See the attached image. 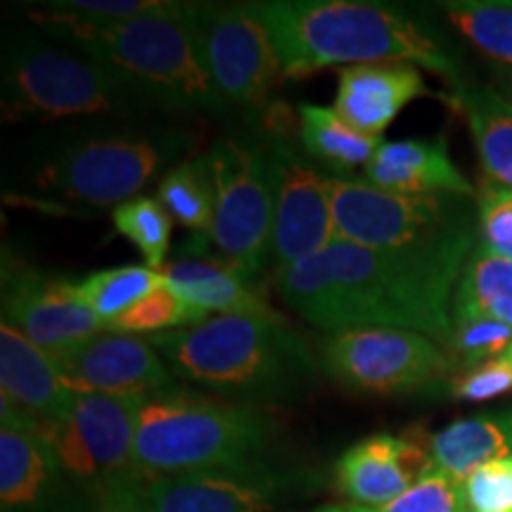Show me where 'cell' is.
<instances>
[{
    "label": "cell",
    "instance_id": "4",
    "mask_svg": "<svg viewBox=\"0 0 512 512\" xmlns=\"http://www.w3.org/2000/svg\"><path fill=\"white\" fill-rule=\"evenodd\" d=\"M147 339L176 377L228 399H294L318 380L311 347L278 320L209 316Z\"/></svg>",
    "mask_w": 512,
    "mask_h": 512
},
{
    "label": "cell",
    "instance_id": "39",
    "mask_svg": "<svg viewBox=\"0 0 512 512\" xmlns=\"http://www.w3.org/2000/svg\"><path fill=\"white\" fill-rule=\"evenodd\" d=\"M313 512H354V510H344V508H320V510H313Z\"/></svg>",
    "mask_w": 512,
    "mask_h": 512
},
{
    "label": "cell",
    "instance_id": "14",
    "mask_svg": "<svg viewBox=\"0 0 512 512\" xmlns=\"http://www.w3.org/2000/svg\"><path fill=\"white\" fill-rule=\"evenodd\" d=\"M3 320L15 325L50 358L67 354L105 330L76 292V280L31 266L3 271Z\"/></svg>",
    "mask_w": 512,
    "mask_h": 512
},
{
    "label": "cell",
    "instance_id": "40",
    "mask_svg": "<svg viewBox=\"0 0 512 512\" xmlns=\"http://www.w3.org/2000/svg\"><path fill=\"white\" fill-rule=\"evenodd\" d=\"M501 254H505V256H510V259H512V247H510V249H505V252H501Z\"/></svg>",
    "mask_w": 512,
    "mask_h": 512
},
{
    "label": "cell",
    "instance_id": "13",
    "mask_svg": "<svg viewBox=\"0 0 512 512\" xmlns=\"http://www.w3.org/2000/svg\"><path fill=\"white\" fill-rule=\"evenodd\" d=\"M266 140L273 171V266L311 259L335 240V219L325 178L280 126Z\"/></svg>",
    "mask_w": 512,
    "mask_h": 512
},
{
    "label": "cell",
    "instance_id": "8",
    "mask_svg": "<svg viewBox=\"0 0 512 512\" xmlns=\"http://www.w3.org/2000/svg\"><path fill=\"white\" fill-rule=\"evenodd\" d=\"M138 98L91 57L53 48L34 34L3 46V107L10 117L74 119L126 112Z\"/></svg>",
    "mask_w": 512,
    "mask_h": 512
},
{
    "label": "cell",
    "instance_id": "21",
    "mask_svg": "<svg viewBox=\"0 0 512 512\" xmlns=\"http://www.w3.org/2000/svg\"><path fill=\"white\" fill-rule=\"evenodd\" d=\"M366 183L403 195H472L444 140H384L363 169Z\"/></svg>",
    "mask_w": 512,
    "mask_h": 512
},
{
    "label": "cell",
    "instance_id": "27",
    "mask_svg": "<svg viewBox=\"0 0 512 512\" xmlns=\"http://www.w3.org/2000/svg\"><path fill=\"white\" fill-rule=\"evenodd\" d=\"M159 202L183 228L192 233H209L214 221V178L207 155L190 162H178L159 183Z\"/></svg>",
    "mask_w": 512,
    "mask_h": 512
},
{
    "label": "cell",
    "instance_id": "1",
    "mask_svg": "<svg viewBox=\"0 0 512 512\" xmlns=\"http://www.w3.org/2000/svg\"><path fill=\"white\" fill-rule=\"evenodd\" d=\"M465 268L332 240L323 252L275 271L278 294L323 330H411L451 347L453 294Z\"/></svg>",
    "mask_w": 512,
    "mask_h": 512
},
{
    "label": "cell",
    "instance_id": "37",
    "mask_svg": "<svg viewBox=\"0 0 512 512\" xmlns=\"http://www.w3.org/2000/svg\"><path fill=\"white\" fill-rule=\"evenodd\" d=\"M159 0H57L48 3V10L69 12V15L105 19V22H121V19H133L147 12L162 8Z\"/></svg>",
    "mask_w": 512,
    "mask_h": 512
},
{
    "label": "cell",
    "instance_id": "15",
    "mask_svg": "<svg viewBox=\"0 0 512 512\" xmlns=\"http://www.w3.org/2000/svg\"><path fill=\"white\" fill-rule=\"evenodd\" d=\"M53 361L72 392L145 399L178 389L176 375L150 339L126 332L102 330Z\"/></svg>",
    "mask_w": 512,
    "mask_h": 512
},
{
    "label": "cell",
    "instance_id": "22",
    "mask_svg": "<svg viewBox=\"0 0 512 512\" xmlns=\"http://www.w3.org/2000/svg\"><path fill=\"white\" fill-rule=\"evenodd\" d=\"M166 287H171L183 302L204 313L219 316H252L287 323L271 304L252 287V280L240 275L221 259L183 256L162 268Z\"/></svg>",
    "mask_w": 512,
    "mask_h": 512
},
{
    "label": "cell",
    "instance_id": "18",
    "mask_svg": "<svg viewBox=\"0 0 512 512\" xmlns=\"http://www.w3.org/2000/svg\"><path fill=\"white\" fill-rule=\"evenodd\" d=\"M434 467L430 448L408 437L375 434L358 441L339 458L335 467L337 489L356 508H382L406 494Z\"/></svg>",
    "mask_w": 512,
    "mask_h": 512
},
{
    "label": "cell",
    "instance_id": "32",
    "mask_svg": "<svg viewBox=\"0 0 512 512\" xmlns=\"http://www.w3.org/2000/svg\"><path fill=\"white\" fill-rule=\"evenodd\" d=\"M354 512H470L465 484L432 467L406 494L382 508H351Z\"/></svg>",
    "mask_w": 512,
    "mask_h": 512
},
{
    "label": "cell",
    "instance_id": "12",
    "mask_svg": "<svg viewBox=\"0 0 512 512\" xmlns=\"http://www.w3.org/2000/svg\"><path fill=\"white\" fill-rule=\"evenodd\" d=\"M323 366L339 384L366 394H403L446 373L444 344L411 330L356 328L337 332L323 349Z\"/></svg>",
    "mask_w": 512,
    "mask_h": 512
},
{
    "label": "cell",
    "instance_id": "31",
    "mask_svg": "<svg viewBox=\"0 0 512 512\" xmlns=\"http://www.w3.org/2000/svg\"><path fill=\"white\" fill-rule=\"evenodd\" d=\"M112 223L119 235L131 240L145 256L152 271L162 273L171 242V216L162 202L152 197H136L114 207Z\"/></svg>",
    "mask_w": 512,
    "mask_h": 512
},
{
    "label": "cell",
    "instance_id": "2",
    "mask_svg": "<svg viewBox=\"0 0 512 512\" xmlns=\"http://www.w3.org/2000/svg\"><path fill=\"white\" fill-rule=\"evenodd\" d=\"M264 24L283 79H302L325 67L415 64L451 88L465 79L456 55L422 24L399 10L354 0H264L247 3Z\"/></svg>",
    "mask_w": 512,
    "mask_h": 512
},
{
    "label": "cell",
    "instance_id": "5",
    "mask_svg": "<svg viewBox=\"0 0 512 512\" xmlns=\"http://www.w3.org/2000/svg\"><path fill=\"white\" fill-rule=\"evenodd\" d=\"M273 425L235 401L185 389L145 396L138 406L136 465L145 479L259 467Z\"/></svg>",
    "mask_w": 512,
    "mask_h": 512
},
{
    "label": "cell",
    "instance_id": "20",
    "mask_svg": "<svg viewBox=\"0 0 512 512\" xmlns=\"http://www.w3.org/2000/svg\"><path fill=\"white\" fill-rule=\"evenodd\" d=\"M335 112L366 136L380 138L408 102L432 95L415 64H358L339 69Z\"/></svg>",
    "mask_w": 512,
    "mask_h": 512
},
{
    "label": "cell",
    "instance_id": "34",
    "mask_svg": "<svg viewBox=\"0 0 512 512\" xmlns=\"http://www.w3.org/2000/svg\"><path fill=\"white\" fill-rule=\"evenodd\" d=\"M465 498L470 512H512V456L467 477Z\"/></svg>",
    "mask_w": 512,
    "mask_h": 512
},
{
    "label": "cell",
    "instance_id": "7",
    "mask_svg": "<svg viewBox=\"0 0 512 512\" xmlns=\"http://www.w3.org/2000/svg\"><path fill=\"white\" fill-rule=\"evenodd\" d=\"M136 396L74 392L60 422L38 432L83 498L100 512H128L145 477L136 465Z\"/></svg>",
    "mask_w": 512,
    "mask_h": 512
},
{
    "label": "cell",
    "instance_id": "23",
    "mask_svg": "<svg viewBox=\"0 0 512 512\" xmlns=\"http://www.w3.org/2000/svg\"><path fill=\"white\" fill-rule=\"evenodd\" d=\"M451 91L448 102L467 121L486 183L512 190V105L498 88L467 76Z\"/></svg>",
    "mask_w": 512,
    "mask_h": 512
},
{
    "label": "cell",
    "instance_id": "26",
    "mask_svg": "<svg viewBox=\"0 0 512 512\" xmlns=\"http://www.w3.org/2000/svg\"><path fill=\"white\" fill-rule=\"evenodd\" d=\"M299 138L306 155L335 169L337 174H351L358 166L366 169L384 143L382 138L366 136L349 126L335 112V107L311 105V102L299 105Z\"/></svg>",
    "mask_w": 512,
    "mask_h": 512
},
{
    "label": "cell",
    "instance_id": "17",
    "mask_svg": "<svg viewBox=\"0 0 512 512\" xmlns=\"http://www.w3.org/2000/svg\"><path fill=\"white\" fill-rule=\"evenodd\" d=\"M74 392L62 382L55 361L24 332L0 325V415L3 427L38 434L72 408Z\"/></svg>",
    "mask_w": 512,
    "mask_h": 512
},
{
    "label": "cell",
    "instance_id": "9",
    "mask_svg": "<svg viewBox=\"0 0 512 512\" xmlns=\"http://www.w3.org/2000/svg\"><path fill=\"white\" fill-rule=\"evenodd\" d=\"M190 147L192 136L183 128L86 138L62 147L43 166L38 183L64 200L119 207L136 200L145 185L164 174Z\"/></svg>",
    "mask_w": 512,
    "mask_h": 512
},
{
    "label": "cell",
    "instance_id": "28",
    "mask_svg": "<svg viewBox=\"0 0 512 512\" xmlns=\"http://www.w3.org/2000/svg\"><path fill=\"white\" fill-rule=\"evenodd\" d=\"M159 285H164L162 273L152 271L150 266H119L76 280V292L88 309L107 325Z\"/></svg>",
    "mask_w": 512,
    "mask_h": 512
},
{
    "label": "cell",
    "instance_id": "10",
    "mask_svg": "<svg viewBox=\"0 0 512 512\" xmlns=\"http://www.w3.org/2000/svg\"><path fill=\"white\" fill-rule=\"evenodd\" d=\"M207 162L214 178V221L204 238L226 261L254 280L273 252V171L266 145L221 138Z\"/></svg>",
    "mask_w": 512,
    "mask_h": 512
},
{
    "label": "cell",
    "instance_id": "3",
    "mask_svg": "<svg viewBox=\"0 0 512 512\" xmlns=\"http://www.w3.org/2000/svg\"><path fill=\"white\" fill-rule=\"evenodd\" d=\"M34 22L117 76L136 98L178 114H226L204 72L188 24V3H164L147 15L105 22L60 10L34 12Z\"/></svg>",
    "mask_w": 512,
    "mask_h": 512
},
{
    "label": "cell",
    "instance_id": "38",
    "mask_svg": "<svg viewBox=\"0 0 512 512\" xmlns=\"http://www.w3.org/2000/svg\"><path fill=\"white\" fill-rule=\"evenodd\" d=\"M498 86H501L498 91H501L503 98L512 105V67L505 69V72L501 74V79H498Z\"/></svg>",
    "mask_w": 512,
    "mask_h": 512
},
{
    "label": "cell",
    "instance_id": "29",
    "mask_svg": "<svg viewBox=\"0 0 512 512\" xmlns=\"http://www.w3.org/2000/svg\"><path fill=\"white\" fill-rule=\"evenodd\" d=\"M441 12L479 53L512 67V3L453 0Z\"/></svg>",
    "mask_w": 512,
    "mask_h": 512
},
{
    "label": "cell",
    "instance_id": "11",
    "mask_svg": "<svg viewBox=\"0 0 512 512\" xmlns=\"http://www.w3.org/2000/svg\"><path fill=\"white\" fill-rule=\"evenodd\" d=\"M188 24L204 72L221 98L245 112H268L283 67L264 24L247 5L188 3Z\"/></svg>",
    "mask_w": 512,
    "mask_h": 512
},
{
    "label": "cell",
    "instance_id": "41",
    "mask_svg": "<svg viewBox=\"0 0 512 512\" xmlns=\"http://www.w3.org/2000/svg\"><path fill=\"white\" fill-rule=\"evenodd\" d=\"M505 356H508V358H510V361H512V349H510V351H508V354H505Z\"/></svg>",
    "mask_w": 512,
    "mask_h": 512
},
{
    "label": "cell",
    "instance_id": "30",
    "mask_svg": "<svg viewBox=\"0 0 512 512\" xmlns=\"http://www.w3.org/2000/svg\"><path fill=\"white\" fill-rule=\"evenodd\" d=\"M209 313H204L188 302H183L171 287L159 285L145 299H140L136 306L121 313L112 323L105 325V330L126 332V335H162V332L190 328V325L207 320Z\"/></svg>",
    "mask_w": 512,
    "mask_h": 512
},
{
    "label": "cell",
    "instance_id": "19",
    "mask_svg": "<svg viewBox=\"0 0 512 512\" xmlns=\"http://www.w3.org/2000/svg\"><path fill=\"white\" fill-rule=\"evenodd\" d=\"M83 496L57 463L53 448L34 432L0 430V503L3 512H72Z\"/></svg>",
    "mask_w": 512,
    "mask_h": 512
},
{
    "label": "cell",
    "instance_id": "24",
    "mask_svg": "<svg viewBox=\"0 0 512 512\" xmlns=\"http://www.w3.org/2000/svg\"><path fill=\"white\" fill-rule=\"evenodd\" d=\"M453 323L496 320L512 328V259L486 242L472 249L453 294Z\"/></svg>",
    "mask_w": 512,
    "mask_h": 512
},
{
    "label": "cell",
    "instance_id": "33",
    "mask_svg": "<svg viewBox=\"0 0 512 512\" xmlns=\"http://www.w3.org/2000/svg\"><path fill=\"white\" fill-rule=\"evenodd\" d=\"M451 349L470 368L501 358L512 349V328L496 320H467L453 323Z\"/></svg>",
    "mask_w": 512,
    "mask_h": 512
},
{
    "label": "cell",
    "instance_id": "25",
    "mask_svg": "<svg viewBox=\"0 0 512 512\" xmlns=\"http://www.w3.org/2000/svg\"><path fill=\"white\" fill-rule=\"evenodd\" d=\"M510 451L512 432L508 425L489 415L453 422L430 441L434 467L460 484H465L479 467L510 458Z\"/></svg>",
    "mask_w": 512,
    "mask_h": 512
},
{
    "label": "cell",
    "instance_id": "36",
    "mask_svg": "<svg viewBox=\"0 0 512 512\" xmlns=\"http://www.w3.org/2000/svg\"><path fill=\"white\" fill-rule=\"evenodd\" d=\"M453 396L463 401H491L512 392V361L508 356L486 361L482 366L467 368L451 384Z\"/></svg>",
    "mask_w": 512,
    "mask_h": 512
},
{
    "label": "cell",
    "instance_id": "16",
    "mask_svg": "<svg viewBox=\"0 0 512 512\" xmlns=\"http://www.w3.org/2000/svg\"><path fill=\"white\" fill-rule=\"evenodd\" d=\"M285 486L264 465L152 477L128 512H280Z\"/></svg>",
    "mask_w": 512,
    "mask_h": 512
},
{
    "label": "cell",
    "instance_id": "35",
    "mask_svg": "<svg viewBox=\"0 0 512 512\" xmlns=\"http://www.w3.org/2000/svg\"><path fill=\"white\" fill-rule=\"evenodd\" d=\"M479 230L484 242L496 252L512 247V190L482 183L477 200Z\"/></svg>",
    "mask_w": 512,
    "mask_h": 512
},
{
    "label": "cell",
    "instance_id": "6",
    "mask_svg": "<svg viewBox=\"0 0 512 512\" xmlns=\"http://www.w3.org/2000/svg\"><path fill=\"white\" fill-rule=\"evenodd\" d=\"M335 240L465 268L479 214L463 195H403L356 178L328 176Z\"/></svg>",
    "mask_w": 512,
    "mask_h": 512
}]
</instances>
